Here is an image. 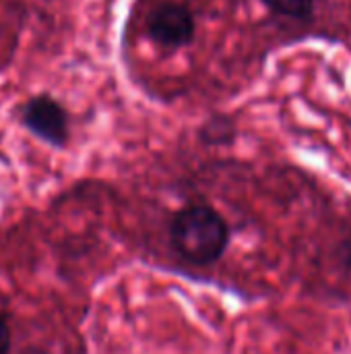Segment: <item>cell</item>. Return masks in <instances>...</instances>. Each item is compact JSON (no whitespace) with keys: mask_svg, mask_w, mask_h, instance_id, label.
<instances>
[{"mask_svg":"<svg viewBox=\"0 0 351 354\" xmlns=\"http://www.w3.org/2000/svg\"><path fill=\"white\" fill-rule=\"evenodd\" d=\"M170 243L188 263L211 266L230 245V226L211 205H188L172 218Z\"/></svg>","mask_w":351,"mask_h":354,"instance_id":"1","label":"cell"},{"mask_svg":"<svg viewBox=\"0 0 351 354\" xmlns=\"http://www.w3.org/2000/svg\"><path fill=\"white\" fill-rule=\"evenodd\" d=\"M21 122L37 139L52 147H64L68 141V114L52 95H35L21 106Z\"/></svg>","mask_w":351,"mask_h":354,"instance_id":"2","label":"cell"},{"mask_svg":"<svg viewBox=\"0 0 351 354\" xmlns=\"http://www.w3.org/2000/svg\"><path fill=\"white\" fill-rule=\"evenodd\" d=\"M147 31L161 48H182L194 37V17L180 2H161L149 12Z\"/></svg>","mask_w":351,"mask_h":354,"instance_id":"3","label":"cell"},{"mask_svg":"<svg viewBox=\"0 0 351 354\" xmlns=\"http://www.w3.org/2000/svg\"><path fill=\"white\" fill-rule=\"evenodd\" d=\"M265 4L283 17H292V19H310L312 10H314V0H265Z\"/></svg>","mask_w":351,"mask_h":354,"instance_id":"4","label":"cell"},{"mask_svg":"<svg viewBox=\"0 0 351 354\" xmlns=\"http://www.w3.org/2000/svg\"><path fill=\"white\" fill-rule=\"evenodd\" d=\"M10 328H8V322L2 317L0 313V354H8L10 351Z\"/></svg>","mask_w":351,"mask_h":354,"instance_id":"5","label":"cell"}]
</instances>
